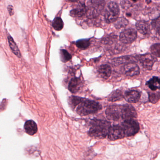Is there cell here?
<instances>
[{
  "mask_svg": "<svg viewBox=\"0 0 160 160\" xmlns=\"http://www.w3.org/2000/svg\"><path fill=\"white\" fill-rule=\"evenodd\" d=\"M111 123L102 120H95L92 122L88 134L97 139H103L108 135L111 128Z\"/></svg>",
  "mask_w": 160,
  "mask_h": 160,
  "instance_id": "1",
  "label": "cell"
},
{
  "mask_svg": "<svg viewBox=\"0 0 160 160\" xmlns=\"http://www.w3.org/2000/svg\"><path fill=\"white\" fill-rule=\"evenodd\" d=\"M101 109L98 102L84 100L77 107V112L81 116L88 115L97 113Z\"/></svg>",
  "mask_w": 160,
  "mask_h": 160,
  "instance_id": "2",
  "label": "cell"
},
{
  "mask_svg": "<svg viewBox=\"0 0 160 160\" xmlns=\"http://www.w3.org/2000/svg\"><path fill=\"white\" fill-rule=\"evenodd\" d=\"M119 14L120 9L118 4L115 2H109L104 12V19L106 22L108 23L115 22L118 18Z\"/></svg>",
  "mask_w": 160,
  "mask_h": 160,
  "instance_id": "3",
  "label": "cell"
},
{
  "mask_svg": "<svg viewBox=\"0 0 160 160\" xmlns=\"http://www.w3.org/2000/svg\"><path fill=\"white\" fill-rule=\"evenodd\" d=\"M121 127L125 132L126 137H131L137 134L140 129L138 121L134 119L125 120L122 123Z\"/></svg>",
  "mask_w": 160,
  "mask_h": 160,
  "instance_id": "4",
  "label": "cell"
},
{
  "mask_svg": "<svg viewBox=\"0 0 160 160\" xmlns=\"http://www.w3.org/2000/svg\"><path fill=\"white\" fill-rule=\"evenodd\" d=\"M136 57L143 68L148 70H152L154 64L158 61L156 56L149 53L139 54L136 55Z\"/></svg>",
  "mask_w": 160,
  "mask_h": 160,
  "instance_id": "5",
  "label": "cell"
},
{
  "mask_svg": "<svg viewBox=\"0 0 160 160\" xmlns=\"http://www.w3.org/2000/svg\"><path fill=\"white\" fill-rule=\"evenodd\" d=\"M87 11L90 17H95L98 16L103 10L105 5L104 1H90L88 2Z\"/></svg>",
  "mask_w": 160,
  "mask_h": 160,
  "instance_id": "6",
  "label": "cell"
},
{
  "mask_svg": "<svg viewBox=\"0 0 160 160\" xmlns=\"http://www.w3.org/2000/svg\"><path fill=\"white\" fill-rule=\"evenodd\" d=\"M137 38V32L133 28L125 29L120 33L119 39L124 44H129L134 42Z\"/></svg>",
  "mask_w": 160,
  "mask_h": 160,
  "instance_id": "7",
  "label": "cell"
},
{
  "mask_svg": "<svg viewBox=\"0 0 160 160\" xmlns=\"http://www.w3.org/2000/svg\"><path fill=\"white\" fill-rule=\"evenodd\" d=\"M122 105H112L105 111L106 117L111 121H118L121 118Z\"/></svg>",
  "mask_w": 160,
  "mask_h": 160,
  "instance_id": "8",
  "label": "cell"
},
{
  "mask_svg": "<svg viewBox=\"0 0 160 160\" xmlns=\"http://www.w3.org/2000/svg\"><path fill=\"white\" fill-rule=\"evenodd\" d=\"M107 137L110 141H115L122 139L126 136L121 126L116 125L111 127Z\"/></svg>",
  "mask_w": 160,
  "mask_h": 160,
  "instance_id": "9",
  "label": "cell"
},
{
  "mask_svg": "<svg viewBox=\"0 0 160 160\" xmlns=\"http://www.w3.org/2000/svg\"><path fill=\"white\" fill-rule=\"evenodd\" d=\"M137 113L134 107L129 104L122 105L121 118L125 120L137 118Z\"/></svg>",
  "mask_w": 160,
  "mask_h": 160,
  "instance_id": "10",
  "label": "cell"
},
{
  "mask_svg": "<svg viewBox=\"0 0 160 160\" xmlns=\"http://www.w3.org/2000/svg\"><path fill=\"white\" fill-rule=\"evenodd\" d=\"M141 93L136 90H129L125 92L124 98L129 103H135L141 99Z\"/></svg>",
  "mask_w": 160,
  "mask_h": 160,
  "instance_id": "11",
  "label": "cell"
},
{
  "mask_svg": "<svg viewBox=\"0 0 160 160\" xmlns=\"http://www.w3.org/2000/svg\"><path fill=\"white\" fill-rule=\"evenodd\" d=\"M123 71L125 74L129 77L138 76L140 73V68L135 63H130L125 65L123 68Z\"/></svg>",
  "mask_w": 160,
  "mask_h": 160,
  "instance_id": "12",
  "label": "cell"
},
{
  "mask_svg": "<svg viewBox=\"0 0 160 160\" xmlns=\"http://www.w3.org/2000/svg\"><path fill=\"white\" fill-rule=\"evenodd\" d=\"M136 27L139 33L144 35L151 34V28L149 23L144 20L138 21L136 23Z\"/></svg>",
  "mask_w": 160,
  "mask_h": 160,
  "instance_id": "13",
  "label": "cell"
},
{
  "mask_svg": "<svg viewBox=\"0 0 160 160\" xmlns=\"http://www.w3.org/2000/svg\"><path fill=\"white\" fill-rule=\"evenodd\" d=\"M77 6L70 11V15L74 18H81L86 13L87 10L83 3L79 2Z\"/></svg>",
  "mask_w": 160,
  "mask_h": 160,
  "instance_id": "14",
  "label": "cell"
},
{
  "mask_svg": "<svg viewBox=\"0 0 160 160\" xmlns=\"http://www.w3.org/2000/svg\"><path fill=\"white\" fill-rule=\"evenodd\" d=\"M82 86V80L80 78H74L71 79L68 85V90L73 94L78 93Z\"/></svg>",
  "mask_w": 160,
  "mask_h": 160,
  "instance_id": "15",
  "label": "cell"
},
{
  "mask_svg": "<svg viewBox=\"0 0 160 160\" xmlns=\"http://www.w3.org/2000/svg\"><path fill=\"white\" fill-rule=\"evenodd\" d=\"M112 62L117 65H122V64H130V63H135L138 62V59L136 56L127 55L122 57L116 58L112 60Z\"/></svg>",
  "mask_w": 160,
  "mask_h": 160,
  "instance_id": "16",
  "label": "cell"
},
{
  "mask_svg": "<svg viewBox=\"0 0 160 160\" xmlns=\"http://www.w3.org/2000/svg\"><path fill=\"white\" fill-rule=\"evenodd\" d=\"M98 71L100 78L107 80L112 74V68L109 65H102L98 68Z\"/></svg>",
  "mask_w": 160,
  "mask_h": 160,
  "instance_id": "17",
  "label": "cell"
},
{
  "mask_svg": "<svg viewBox=\"0 0 160 160\" xmlns=\"http://www.w3.org/2000/svg\"><path fill=\"white\" fill-rule=\"evenodd\" d=\"M24 129L27 134L30 135H33L37 132V125L33 120H28L24 124Z\"/></svg>",
  "mask_w": 160,
  "mask_h": 160,
  "instance_id": "18",
  "label": "cell"
},
{
  "mask_svg": "<svg viewBox=\"0 0 160 160\" xmlns=\"http://www.w3.org/2000/svg\"><path fill=\"white\" fill-rule=\"evenodd\" d=\"M146 85H147L152 91L160 90V78L154 76L148 81L147 82Z\"/></svg>",
  "mask_w": 160,
  "mask_h": 160,
  "instance_id": "19",
  "label": "cell"
},
{
  "mask_svg": "<svg viewBox=\"0 0 160 160\" xmlns=\"http://www.w3.org/2000/svg\"><path fill=\"white\" fill-rule=\"evenodd\" d=\"M124 98V95L122 91L119 89L115 90L112 94H110L108 96V100L109 101L112 102H115L117 101L122 100Z\"/></svg>",
  "mask_w": 160,
  "mask_h": 160,
  "instance_id": "20",
  "label": "cell"
},
{
  "mask_svg": "<svg viewBox=\"0 0 160 160\" xmlns=\"http://www.w3.org/2000/svg\"><path fill=\"white\" fill-rule=\"evenodd\" d=\"M8 39L9 47H10L11 50L14 54H16L18 57L20 58L21 56V54L17 46L16 42L14 41V39H13L12 37L9 35H8Z\"/></svg>",
  "mask_w": 160,
  "mask_h": 160,
  "instance_id": "21",
  "label": "cell"
},
{
  "mask_svg": "<svg viewBox=\"0 0 160 160\" xmlns=\"http://www.w3.org/2000/svg\"><path fill=\"white\" fill-rule=\"evenodd\" d=\"M52 27L56 31H61L64 27V23L60 17L55 18L52 23Z\"/></svg>",
  "mask_w": 160,
  "mask_h": 160,
  "instance_id": "22",
  "label": "cell"
},
{
  "mask_svg": "<svg viewBox=\"0 0 160 160\" xmlns=\"http://www.w3.org/2000/svg\"><path fill=\"white\" fill-rule=\"evenodd\" d=\"M115 27L119 29L126 27L128 24V21L125 18H120L115 22Z\"/></svg>",
  "mask_w": 160,
  "mask_h": 160,
  "instance_id": "23",
  "label": "cell"
},
{
  "mask_svg": "<svg viewBox=\"0 0 160 160\" xmlns=\"http://www.w3.org/2000/svg\"><path fill=\"white\" fill-rule=\"evenodd\" d=\"M160 99V90L158 92L148 93V100L149 102L155 104Z\"/></svg>",
  "mask_w": 160,
  "mask_h": 160,
  "instance_id": "24",
  "label": "cell"
},
{
  "mask_svg": "<svg viewBox=\"0 0 160 160\" xmlns=\"http://www.w3.org/2000/svg\"><path fill=\"white\" fill-rule=\"evenodd\" d=\"M76 46L79 49H87L90 45V41L89 39H81L78 40L76 42Z\"/></svg>",
  "mask_w": 160,
  "mask_h": 160,
  "instance_id": "25",
  "label": "cell"
},
{
  "mask_svg": "<svg viewBox=\"0 0 160 160\" xmlns=\"http://www.w3.org/2000/svg\"><path fill=\"white\" fill-rule=\"evenodd\" d=\"M84 100V99L78 97H71L69 99V105L73 108H76L77 106H78L81 102H82Z\"/></svg>",
  "mask_w": 160,
  "mask_h": 160,
  "instance_id": "26",
  "label": "cell"
},
{
  "mask_svg": "<svg viewBox=\"0 0 160 160\" xmlns=\"http://www.w3.org/2000/svg\"><path fill=\"white\" fill-rule=\"evenodd\" d=\"M150 50L153 55L160 58V43L152 45L150 47Z\"/></svg>",
  "mask_w": 160,
  "mask_h": 160,
  "instance_id": "27",
  "label": "cell"
},
{
  "mask_svg": "<svg viewBox=\"0 0 160 160\" xmlns=\"http://www.w3.org/2000/svg\"><path fill=\"white\" fill-rule=\"evenodd\" d=\"M60 54H61V60L64 63H66L71 59V54L66 50H61Z\"/></svg>",
  "mask_w": 160,
  "mask_h": 160,
  "instance_id": "28",
  "label": "cell"
},
{
  "mask_svg": "<svg viewBox=\"0 0 160 160\" xmlns=\"http://www.w3.org/2000/svg\"><path fill=\"white\" fill-rule=\"evenodd\" d=\"M151 25L154 30L158 31L160 26V16L151 22Z\"/></svg>",
  "mask_w": 160,
  "mask_h": 160,
  "instance_id": "29",
  "label": "cell"
},
{
  "mask_svg": "<svg viewBox=\"0 0 160 160\" xmlns=\"http://www.w3.org/2000/svg\"><path fill=\"white\" fill-rule=\"evenodd\" d=\"M132 1H122L120 2L121 7L125 9H128L132 5Z\"/></svg>",
  "mask_w": 160,
  "mask_h": 160,
  "instance_id": "30",
  "label": "cell"
},
{
  "mask_svg": "<svg viewBox=\"0 0 160 160\" xmlns=\"http://www.w3.org/2000/svg\"><path fill=\"white\" fill-rule=\"evenodd\" d=\"M110 37H109L104 39V40H103L104 43H106V44H112V43H113L115 39H117L116 36H115L114 35H112L111 38H110Z\"/></svg>",
  "mask_w": 160,
  "mask_h": 160,
  "instance_id": "31",
  "label": "cell"
},
{
  "mask_svg": "<svg viewBox=\"0 0 160 160\" xmlns=\"http://www.w3.org/2000/svg\"><path fill=\"white\" fill-rule=\"evenodd\" d=\"M8 12H9V14L11 16L13 15L14 14V9H13V7L11 5H9L8 7Z\"/></svg>",
  "mask_w": 160,
  "mask_h": 160,
  "instance_id": "32",
  "label": "cell"
},
{
  "mask_svg": "<svg viewBox=\"0 0 160 160\" xmlns=\"http://www.w3.org/2000/svg\"><path fill=\"white\" fill-rule=\"evenodd\" d=\"M157 32H158V34L160 36V26L159 29H158V31H157Z\"/></svg>",
  "mask_w": 160,
  "mask_h": 160,
  "instance_id": "33",
  "label": "cell"
},
{
  "mask_svg": "<svg viewBox=\"0 0 160 160\" xmlns=\"http://www.w3.org/2000/svg\"><path fill=\"white\" fill-rule=\"evenodd\" d=\"M146 2L147 3V4H149L150 3H151V2H152V1H146Z\"/></svg>",
  "mask_w": 160,
  "mask_h": 160,
  "instance_id": "34",
  "label": "cell"
}]
</instances>
